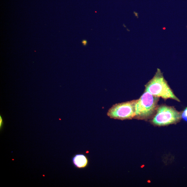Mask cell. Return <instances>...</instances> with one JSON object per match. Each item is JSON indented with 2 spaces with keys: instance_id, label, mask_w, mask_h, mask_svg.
Returning <instances> with one entry per match:
<instances>
[{
  "instance_id": "cell-5",
  "label": "cell",
  "mask_w": 187,
  "mask_h": 187,
  "mask_svg": "<svg viewBox=\"0 0 187 187\" xmlns=\"http://www.w3.org/2000/svg\"><path fill=\"white\" fill-rule=\"evenodd\" d=\"M73 162L76 167L81 168L86 167L88 161L85 156L83 154H77L73 158Z\"/></svg>"
},
{
  "instance_id": "cell-2",
  "label": "cell",
  "mask_w": 187,
  "mask_h": 187,
  "mask_svg": "<svg viewBox=\"0 0 187 187\" xmlns=\"http://www.w3.org/2000/svg\"><path fill=\"white\" fill-rule=\"evenodd\" d=\"M159 97L152 95L146 91L135 105V119L147 120L152 116L157 111Z\"/></svg>"
},
{
  "instance_id": "cell-4",
  "label": "cell",
  "mask_w": 187,
  "mask_h": 187,
  "mask_svg": "<svg viewBox=\"0 0 187 187\" xmlns=\"http://www.w3.org/2000/svg\"><path fill=\"white\" fill-rule=\"evenodd\" d=\"M137 101V100H133L114 105L108 110V116L111 119L120 120L134 118Z\"/></svg>"
},
{
  "instance_id": "cell-7",
  "label": "cell",
  "mask_w": 187,
  "mask_h": 187,
  "mask_svg": "<svg viewBox=\"0 0 187 187\" xmlns=\"http://www.w3.org/2000/svg\"><path fill=\"white\" fill-rule=\"evenodd\" d=\"M2 119L1 118V123H0V127H1H1H2Z\"/></svg>"
},
{
  "instance_id": "cell-3",
  "label": "cell",
  "mask_w": 187,
  "mask_h": 187,
  "mask_svg": "<svg viewBox=\"0 0 187 187\" xmlns=\"http://www.w3.org/2000/svg\"><path fill=\"white\" fill-rule=\"evenodd\" d=\"M181 119V113L172 107L163 105L158 108L152 122L156 126H165L175 124Z\"/></svg>"
},
{
  "instance_id": "cell-1",
  "label": "cell",
  "mask_w": 187,
  "mask_h": 187,
  "mask_svg": "<svg viewBox=\"0 0 187 187\" xmlns=\"http://www.w3.org/2000/svg\"><path fill=\"white\" fill-rule=\"evenodd\" d=\"M145 87L146 91L153 95L165 100L170 98L180 102V100L175 95L159 69H157L155 76L148 82Z\"/></svg>"
},
{
  "instance_id": "cell-6",
  "label": "cell",
  "mask_w": 187,
  "mask_h": 187,
  "mask_svg": "<svg viewBox=\"0 0 187 187\" xmlns=\"http://www.w3.org/2000/svg\"><path fill=\"white\" fill-rule=\"evenodd\" d=\"M182 118L187 122V108L183 111L182 114Z\"/></svg>"
}]
</instances>
